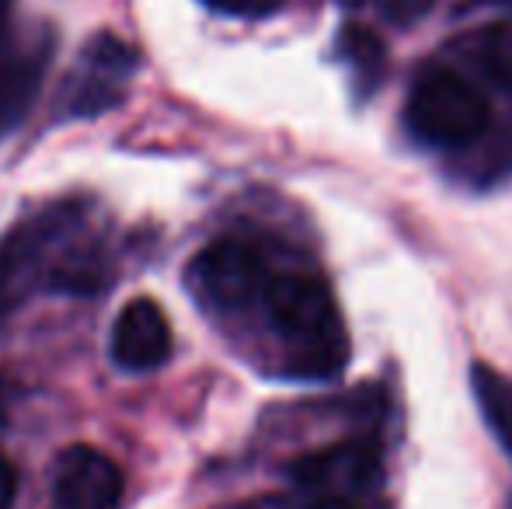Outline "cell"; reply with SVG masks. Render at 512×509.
I'll list each match as a JSON object with an SVG mask.
<instances>
[{"label": "cell", "mask_w": 512, "mask_h": 509, "mask_svg": "<svg viewBox=\"0 0 512 509\" xmlns=\"http://www.w3.org/2000/svg\"><path fill=\"white\" fill-rule=\"evenodd\" d=\"M384 475L380 464V450L366 440L335 443L307 454L304 461L293 468V482L314 499H345L356 503L359 496L373 492Z\"/></svg>", "instance_id": "cell-7"}, {"label": "cell", "mask_w": 512, "mask_h": 509, "mask_svg": "<svg viewBox=\"0 0 512 509\" xmlns=\"http://www.w3.org/2000/svg\"><path fill=\"white\" fill-rule=\"evenodd\" d=\"M122 492L126 478L119 464L88 443L67 447L53 468V499L60 509H119Z\"/></svg>", "instance_id": "cell-8"}, {"label": "cell", "mask_w": 512, "mask_h": 509, "mask_svg": "<svg viewBox=\"0 0 512 509\" xmlns=\"http://www.w3.org/2000/svg\"><path fill=\"white\" fill-rule=\"evenodd\" d=\"M56 53V32L46 21L0 14V140L28 119Z\"/></svg>", "instance_id": "cell-4"}, {"label": "cell", "mask_w": 512, "mask_h": 509, "mask_svg": "<svg viewBox=\"0 0 512 509\" xmlns=\"http://www.w3.org/2000/svg\"><path fill=\"white\" fill-rule=\"evenodd\" d=\"M471 387H474V401H478L492 436L512 457V381L502 377L495 367H488V363H474Z\"/></svg>", "instance_id": "cell-10"}, {"label": "cell", "mask_w": 512, "mask_h": 509, "mask_svg": "<svg viewBox=\"0 0 512 509\" xmlns=\"http://www.w3.org/2000/svg\"><path fill=\"white\" fill-rule=\"evenodd\" d=\"M136 67H140V53L126 39L112 32L91 35L60 91V112L70 119H88L115 109L126 95Z\"/></svg>", "instance_id": "cell-6"}, {"label": "cell", "mask_w": 512, "mask_h": 509, "mask_svg": "<svg viewBox=\"0 0 512 509\" xmlns=\"http://www.w3.org/2000/svg\"><path fill=\"white\" fill-rule=\"evenodd\" d=\"M206 7L220 14H230V18H262V14H272L283 0H203Z\"/></svg>", "instance_id": "cell-13"}, {"label": "cell", "mask_w": 512, "mask_h": 509, "mask_svg": "<svg viewBox=\"0 0 512 509\" xmlns=\"http://www.w3.org/2000/svg\"><path fill=\"white\" fill-rule=\"evenodd\" d=\"M269 262L251 241L223 238L196 255L189 269V286L196 300L213 314H244L258 307L272 279Z\"/></svg>", "instance_id": "cell-5"}, {"label": "cell", "mask_w": 512, "mask_h": 509, "mask_svg": "<svg viewBox=\"0 0 512 509\" xmlns=\"http://www.w3.org/2000/svg\"><path fill=\"white\" fill-rule=\"evenodd\" d=\"M112 276V252L88 206H49L0 238V325L39 293L98 297Z\"/></svg>", "instance_id": "cell-1"}, {"label": "cell", "mask_w": 512, "mask_h": 509, "mask_svg": "<svg viewBox=\"0 0 512 509\" xmlns=\"http://www.w3.org/2000/svg\"><path fill=\"white\" fill-rule=\"evenodd\" d=\"M377 11L384 14L387 21H398V25H411L418 21L425 11L432 7V0H373Z\"/></svg>", "instance_id": "cell-14"}, {"label": "cell", "mask_w": 512, "mask_h": 509, "mask_svg": "<svg viewBox=\"0 0 512 509\" xmlns=\"http://www.w3.org/2000/svg\"><path fill=\"white\" fill-rule=\"evenodd\" d=\"M474 60L512 98V18L474 35Z\"/></svg>", "instance_id": "cell-12"}, {"label": "cell", "mask_w": 512, "mask_h": 509, "mask_svg": "<svg viewBox=\"0 0 512 509\" xmlns=\"http://www.w3.org/2000/svg\"><path fill=\"white\" fill-rule=\"evenodd\" d=\"M14 496H18V471H14V464L0 450V509H11Z\"/></svg>", "instance_id": "cell-15"}, {"label": "cell", "mask_w": 512, "mask_h": 509, "mask_svg": "<svg viewBox=\"0 0 512 509\" xmlns=\"http://www.w3.org/2000/svg\"><path fill=\"white\" fill-rule=\"evenodd\" d=\"M338 53L342 60L349 63L352 77L363 91H373L384 77L387 67V53H384V42L370 32V28H359V25H345L342 35H338Z\"/></svg>", "instance_id": "cell-11"}, {"label": "cell", "mask_w": 512, "mask_h": 509, "mask_svg": "<svg viewBox=\"0 0 512 509\" xmlns=\"http://www.w3.org/2000/svg\"><path fill=\"white\" fill-rule=\"evenodd\" d=\"M310 509H356V503H345V499H314Z\"/></svg>", "instance_id": "cell-16"}, {"label": "cell", "mask_w": 512, "mask_h": 509, "mask_svg": "<svg viewBox=\"0 0 512 509\" xmlns=\"http://www.w3.org/2000/svg\"><path fill=\"white\" fill-rule=\"evenodd\" d=\"M492 123L488 98L460 70L425 67L415 77L405 105V126L418 143L436 150L471 147Z\"/></svg>", "instance_id": "cell-3"}, {"label": "cell", "mask_w": 512, "mask_h": 509, "mask_svg": "<svg viewBox=\"0 0 512 509\" xmlns=\"http://www.w3.org/2000/svg\"><path fill=\"white\" fill-rule=\"evenodd\" d=\"M171 346H175V335H171L168 314L150 297L129 300L115 318L112 335H108L112 363L129 374L161 370L171 360Z\"/></svg>", "instance_id": "cell-9"}, {"label": "cell", "mask_w": 512, "mask_h": 509, "mask_svg": "<svg viewBox=\"0 0 512 509\" xmlns=\"http://www.w3.org/2000/svg\"><path fill=\"white\" fill-rule=\"evenodd\" d=\"M258 307L283 346V370L297 381H328L349 363V332L335 293L317 272H272Z\"/></svg>", "instance_id": "cell-2"}]
</instances>
